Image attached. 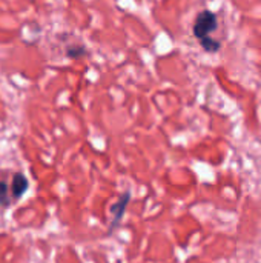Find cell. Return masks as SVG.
Listing matches in <instances>:
<instances>
[{"mask_svg": "<svg viewBox=\"0 0 261 263\" xmlns=\"http://www.w3.org/2000/svg\"><path fill=\"white\" fill-rule=\"evenodd\" d=\"M218 26L217 15L211 11H202L194 23V35L202 42L208 37H211V32H214Z\"/></svg>", "mask_w": 261, "mask_h": 263, "instance_id": "cell-1", "label": "cell"}, {"mask_svg": "<svg viewBox=\"0 0 261 263\" xmlns=\"http://www.w3.org/2000/svg\"><path fill=\"white\" fill-rule=\"evenodd\" d=\"M28 190V180L25 176L22 174H15L12 177V185H11V194L15 197V199H20Z\"/></svg>", "mask_w": 261, "mask_h": 263, "instance_id": "cell-2", "label": "cell"}, {"mask_svg": "<svg viewBox=\"0 0 261 263\" xmlns=\"http://www.w3.org/2000/svg\"><path fill=\"white\" fill-rule=\"evenodd\" d=\"M129 200V193H126L125 196H122V199L118 200V203H115L112 206V216H114V223H117L120 220V217L123 216L125 213V208H126V203Z\"/></svg>", "mask_w": 261, "mask_h": 263, "instance_id": "cell-3", "label": "cell"}, {"mask_svg": "<svg viewBox=\"0 0 261 263\" xmlns=\"http://www.w3.org/2000/svg\"><path fill=\"white\" fill-rule=\"evenodd\" d=\"M200 43H202L203 49L208 51V52H215V51H218V48H220V42H218V40H214V39H211V37L202 40Z\"/></svg>", "mask_w": 261, "mask_h": 263, "instance_id": "cell-4", "label": "cell"}, {"mask_svg": "<svg viewBox=\"0 0 261 263\" xmlns=\"http://www.w3.org/2000/svg\"><path fill=\"white\" fill-rule=\"evenodd\" d=\"M0 203L8 205V186L5 182H0Z\"/></svg>", "mask_w": 261, "mask_h": 263, "instance_id": "cell-5", "label": "cell"}]
</instances>
